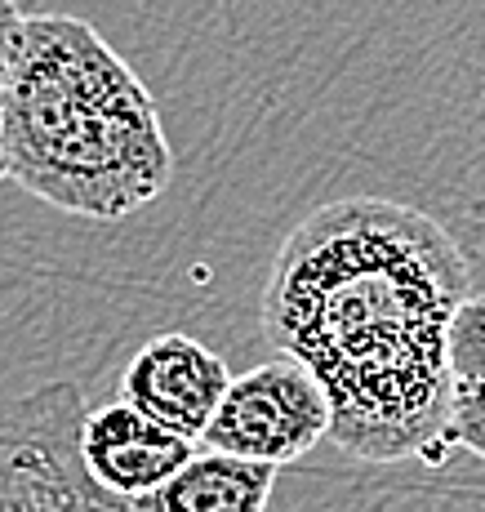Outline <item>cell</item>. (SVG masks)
<instances>
[{
	"label": "cell",
	"mask_w": 485,
	"mask_h": 512,
	"mask_svg": "<svg viewBox=\"0 0 485 512\" xmlns=\"http://www.w3.org/2000/svg\"><path fill=\"white\" fill-rule=\"evenodd\" d=\"M450 370L454 379L485 383V294H472L450 326Z\"/></svg>",
	"instance_id": "cell-8"
},
{
	"label": "cell",
	"mask_w": 485,
	"mask_h": 512,
	"mask_svg": "<svg viewBox=\"0 0 485 512\" xmlns=\"http://www.w3.org/2000/svg\"><path fill=\"white\" fill-rule=\"evenodd\" d=\"M232 370L214 348L192 334H156L134 352L121 374V397L138 415L187 441H201L219 410Z\"/></svg>",
	"instance_id": "cell-5"
},
{
	"label": "cell",
	"mask_w": 485,
	"mask_h": 512,
	"mask_svg": "<svg viewBox=\"0 0 485 512\" xmlns=\"http://www.w3.org/2000/svg\"><path fill=\"white\" fill-rule=\"evenodd\" d=\"M196 455V441L161 428L125 401L85 410L81 459L103 490L125 499H147Z\"/></svg>",
	"instance_id": "cell-6"
},
{
	"label": "cell",
	"mask_w": 485,
	"mask_h": 512,
	"mask_svg": "<svg viewBox=\"0 0 485 512\" xmlns=\"http://www.w3.org/2000/svg\"><path fill=\"white\" fill-rule=\"evenodd\" d=\"M445 441L468 455L485 459V383L472 379H454V397H450V428Z\"/></svg>",
	"instance_id": "cell-9"
},
{
	"label": "cell",
	"mask_w": 485,
	"mask_h": 512,
	"mask_svg": "<svg viewBox=\"0 0 485 512\" xmlns=\"http://www.w3.org/2000/svg\"><path fill=\"white\" fill-rule=\"evenodd\" d=\"M5 174L76 219L116 223L174 183L143 76L72 14H23L0 98Z\"/></svg>",
	"instance_id": "cell-2"
},
{
	"label": "cell",
	"mask_w": 485,
	"mask_h": 512,
	"mask_svg": "<svg viewBox=\"0 0 485 512\" xmlns=\"http://www.w3.org/2000/svg\"><path fill=\"white\" fill-rule=\"evenodd\" d=\"M81 428L76 383L0 401V512H156L152 499L112 495L89 477Z\"/></svg>",
	"instance_id": "cell-3"
},
{
	"label": "cell",
	"mask_w": 485,
	"mask_h": 512,
	"mask_svg": "<svg viewBox=\"0 0 485 512\" xmlns=\"http://www.w3.org/2000/svg\"><path fill=\"white\" fill-rule=\"evenodd\" d=\"M276 486L272 464L236 459L223 450H196L152 499L156 512H267Z\"/></svg>",
	"instance_id": "cell-7"
},
{
	"label": "cell",
	"mask_w": 485,
	"mask_h": 512,
	"mask_svg": "<svg viewBox=\"0 0 485 512\" xmlns=\"http://www.w3.org/2000/svg\"><path fill=\"white\" fill-rule=\"evenodd\" d=\"M472 263L428 210L348 196L281 241L263 285V334L330 397V441L365 464L450 446V326Z\"/></svg>",
	"instance_id": "cell-1"
},
{
	"label": "cell",
	"mask_w": 485,
	"mask_h": 512,
	"mask_svg": "<svg viewBox=\"0 0 485 512\" xmlns=\"http://www.w3.org/2000/svg\"><path fill=\"white\" fill-rule=\"evenodd\" d=\"M330 397L294 357H272L227 383L205 428V450H223L254 464H294L330 437Z\"/></svg>",
	"instance_id": "cell-4"
},
{
	"label": "cell",
	"mask_w": 485,
	"mask_h": 512,
	"mask_svg": "<svg viewBox=\"0 0 485 512\" xmlns=\"http://www.w3.org/2000/svg\"><path fill=\"white\" fill-rule=\"evenodd\" d=\"M23 23V9L14 0H0V98H5V72H9V54H14V36ZM5 152H0V183H5Z\"/></svg>",
	"instance_id": "cell-10"
}]
</instances>
